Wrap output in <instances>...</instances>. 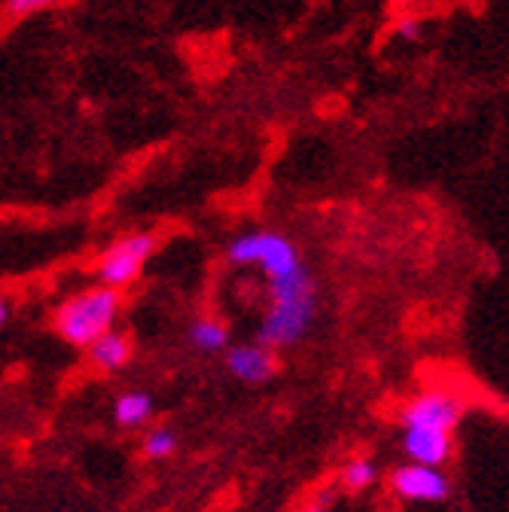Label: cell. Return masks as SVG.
Masks as SVG:
<instances>
[{
    "instance_id": "19",
    "label": "cell",
    "mask_w": 509,
    "mask_h": 512,
    "mask_svg": "<svg viewBox=\"0 0 509 512\" xmlns=\"http://www.w3.org/2000/svg\"><path fill=\"white\" fill-rule=\"evenodd\" d=\"M461 4H476V0H461Z\"/></svg>"
},
{
    "instance_id": "15",
    "label": "cell",
    "mask_w": 509,
    "mask_h": 512,
    "mask_svg": "<svg viewBox=\"0 0 509 512\" xmlns=\"http://www.w3.org/2000/svg\"><path fill=\"white\" fill-rule=\"evenodd\" d=\"M394 34H397L400 40L418 43L421 34H424V22H421L418 16H412V13H406V16H400V19L394 22Z\"/></svg>"
},
{
    "instance_id": "17",
    "label": "cell",
    "mask_w": 509,
    "mask_h": 512,
    "mask_svg": "<svg viewBox=\"0 0 509 512\" xmlns=\"http://www.w3.org/2000/svg\"><path fill=\"white\" fill-rule=\"evenodd\" d=\"M388 4H391V7H415L418 0H388Z\"/></svg>"
},
{
    "instance_id": "10",
    "label": "cell",
    "mask_w": 509,
    "mask_h": 512,
    "mask_svg": "<svg viewBox=\"0 0 509 512\" xmlns=\"http://www.w3.org/2000/svg\"><path fill=\"white\" fill-rule=\"evenodd\" d=\"M156 412V403L147 391H125L122 397H116L113 403V418L119 427H144Z\"/></svg>"
},
{
    "instance_id": "4",
    "label": "cell",
    "mask_w": 509,
    "mask_h": 512,
    "mask_svg": "<svg viewBox=\"0 0 509 512\" xmlns=\"http://www.w3.org/2000/svg\"><path fill=\"white\" fill-rule=\"evenodd\" d=\"M153 250H156V238L147 235V232L122 235V238H116L98 256L92 272H95L98 284L113 287V290H122V287H129L141 275V269H144V263L153 256Z\"/></svg>"
},
{
    "instance_id": "18",
    "label": "cell",
    "mask_w": 509,
    "mask_h": 512,
    "mask_svg": "<svg viewBox=\"0 0 509 512\" xmlns=\"http://www.w3.org/2000/svg\"><path fill=\"white\" fill-rule=\"evenodd\" d=\"M305 512H327L324 506H311V509H305Z\"/></svg>"
},
{
    "instance_id": "13",
    "label": "cell",
    "mask_w": 509,
    "mask_h": 512,
    "mask_svg": "<svg viewBox=\"0 0 509 512\" xmlns=\"http://www.w3.org/2000/svg\"><path fill=\"white\" fill-rule=\"evenodd\" d=\"M68 4V0H4V16L7 19H28L40 10H52Z\"/></svg>"
},
{
    "instance_id": "2",
    "label": "cell",
    "mask_w": 509,
    "mask_h": 512,
    "mask_svg": "<svg viewBox=\"0 0 509 512\" xmlns=\"http://www.w3.org/2000/svg\"><path fill=\"white\" fill-rule=\"evenodd\" d=\"M122 311V293L104 284L71 293L52 314L55 333L74 348H89L95 339L113 330Z\"/></svg>"
},
{
    "instance_id": "9",
    "label": "cell",
    "mask_w": 509,
    "mask_h": 512,
    "mask_svg": "<svg viewBox=\"0 0 509 512\" xmlns=\"http://www.w3.org/2000/svg\"><path fill=\"white\" fill-rule=\"evenodd\" d=\"M86 357L95 369L101 372H116L122 369L125 363L132 360V339L119 333V330H110L104 333L101 339H95L89 348H86Z\"/></svg>"
},
{
    "instance_id": "14",
    "label": "cell",
    "mask_w": 509,
    "mask_h": 512,
    "mask_svg": "<svg viewBox=\"0 0 509 512\" xmlns=\"http://www.w3.org/2000/svg\"><path fill=\"white\" fill-rule=\"evenodd\" d=\"M345 485L351 491H360V488H369L375 482V464L372 461H351L342 473Z\"/></svg>"
},
{
    "instance_id": "8",
    "label": "cell",
    "mask_w": 509,
    "mask_h": 512,
    "mask_svg": "<svg viewBox=\"0 0 509 512\" xmlns=\"http://www.w3.org/2000/svg\"><path fill=\"white\" fill-rule=\"evenodd\" d=\"M403 448L415 464L439 467L452 452V433L442 430H421V427H403Z\"/></svg>"
},
{
    "instance_id": "6",
    "label": "cell",
    "mask_w": 509,
    "mask_h": 512,
    "mask_svg": "<svg viewBox=\"0 0 509 512\" xmlns=\"http://www.w3.org/2000/svg\"><path fill=\"white\" fill-rule=\"evenodd\" d=\"M394 491L406 500L418 503H436L449 497V479L439 473V467H424V464H406L394 473Z\"/></svg>"
},
{
    "instance_id": "1",
    "label": "cell",
    "mask_w": 509,
    "mask_h": 512,
    "mask_svg": "<svg viewBox=\"0 0 509 512\" xmlns=\"http://www.w3.org/2000/svg\"><path fill=\"white\" fill-rule=\"evenodd\" d=\"M317 311V284L308 266L293 275L272 278V308L260 327V342L266 345H296L311 330Z\"/></svg>"
},
{
    "instance_id": "16",
    "label": "cell",
    "mask_w": 509,
    "mask_h": 512,
    "mask_svg": "<svg viewBox=\"0 0 509 512\" xmlns=\"http://www.w3.org/2000/svg\"><path fill=\"white\" fill-rule=\"evenodd\" d=\"M7 317H10V302H7L4 296H0V330L7 327Z\"/></svg>"
},
{
    "instance_id": "7",
    "label": "cell",
    "mask_w": 509,
    "mask_h": 512,
    "mask_svg": "<svg viewBox=\"0 0 509 512\" xmlns=\"http://www.w3.org/2000/svg\"><path fill=\"white\" fill-rule=\"evenodd\" d=\"M226 369L247 384H263L275 375V357L266 345H232L226 348Z\"/></svg>"
},
{
    "instance_id": "12",
    "label": "cell",
    "mask_w": 509,
    "mask_h": 512,
    "mask_svg": "<svg viewBox=\"0 0 509 512\" xmlns=\"http://www.w3.org/2000/svg\"><path fill=\"white\" fill-rule=\"evenodd\" d=\"M174 448H177V436H174V430H168V427H156V430H150V433L144 436V452H147V458H153V461H162V458L174 455Z\"/></svg>"
},
{
    "instance_id": "11",
    "label": "cell",
    "mask_w": 509,
    "mask_h": 512,
    "mask_svg": "<svg viewBox=\"0 0 509 512\" xmlns=\"http://www.w3.org/2000/svg\"><path fill=\"white\" fill-rule=\"evenodd\" d=\"M189 345L205 354H214L229 345V333L223 324H217V320H196V324L189 327Z\"/></svg>"
},
{
    "instance_id": "3",
    "label": "cell",
    "mask_w": 509,
    "mask_h": 512,
    "mask_svg": "<svg viewBox=\"0 0 509 512\" xmlns=\"http://www.w3.org/2000/svg\"><path fill=\"white\" fill-rule=\"evenodd\" d=\"M226 260L238 269L257 266L263 275H269V281L293 275L305 266L296 241L278 229H250L235 235L226 247Z\"/></svg>"
},
{
    "instance_id": "5",
    "label": "cell",
    "mask_w": 509,
    "mask_h": 512,
    "mask_svg": "<svg viewBox=\"0 0 509 512\" xmlns=\"http://www.w3.org/2000/svg\"><path fill=\"white\" fill-rule=\"evenodd\" d=\"M461 403L445 394H424L412 400L403 412V427H421V430H442L452 433L461 421Z\"/></svg>"
}]
</instances>
